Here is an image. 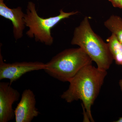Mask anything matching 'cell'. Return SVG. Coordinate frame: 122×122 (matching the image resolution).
I'll return each instance as SVG.
<instances>
[{
	"mask_svg": "<svg viewBox=\"0 0 122 122\" xmlns=\"http://www.w3.org/2000/svg\"><path fill=\"white\" fill-rule=\"evenodd\" d=\"M119 85H120V88L122 91V79L120 80L119 82Z\"/></svg>",
	"mask_w": 122,
	"mask_h": 122,
	"instance_id": "7c38bea8",
	"label": "cell"
},
{
	"mask_svg": "<svg viewBox=\"0 0 122 122\" xmlns=\"http://www.w3.org/2000/svg\"><path fill=\"white\" fill-rule=\"evenodd\" d=\"M20 97V92L10 82H0V122H8L15 117L13 105Z\"/></svg>",
	"mask_w": 122,
	"mask_h": 122,
	"instance_id": "8992f818",
	"label": "cell"
},
{
	"mask_svg": "<svg viewBox=\"0 0 122 122\" xmlns=\"http://www.w3.org/2000/svg\"><path fill=\"white\" fill-rule=\"evenodd\" d=\"M26 11L24 18L25 26L29 28L26 35L31 38H34L36 41L49 46L52 45L54 42L51 29L62 20L79 13L77 11L66 12L61 9L59 15L44 18L38 15L35 4L32 1L28 3Z\"/></svg>",
	"mask_w": 122,
	"mask_h": 122,
	"instance_id": "277c9868",
	"label": "cell"
},
{
	"mask_svg": "<svg viewBox=\"0 0 122 122\" xmlns=\"http://www.w3.org/2000/svg\"><path fill=\"white\" fill-rule=\"evenodd\" d=\"M107 74V71L96 68L92 64L85 66L69 82L68 89L61 98L68 103L80 100L82 103L84 121L94 122L91 107L98 96Z\"/></svg>",
	"mask_w": 122,
	"mask_h": 122,
	"instance_id": "6da1fadb",
	"label": "cell"
},
{
	"mask_svg": "<svg viewBox=\"0 0 122 122\" xmlns=\"http://www.w3.org/2000/svg\"><path fill=\"white\" fill-rule=\"evenodd\" d=\"M71 44L82 49L99 69L107 70L114 60L107 43L94 32L87 17L75 29Z\"/></svg>",
	"mask_w": 122,
	"mask_h": 122,
	"instance_id": "7a4b0ae2",
	"label": "cell"
},
{
	"mask_svg": "<svg viewBox=\"0 0 122 122\" xmlns=\"http://www.w3.org/2000/svg\"><path fill=\"white\" fill-rule=\"evenodd\" d=\"M109 50L116 63L122 66V44L114 34L107 39Z\"/></svg>",
	"mask_w": 122,
	"mask_h": 122,
	"instance_id": "9c48e42d",
	"label": "cell"
},
{
	"mask_svg": "<svg viewBox=\"0 0 122 122\" xmlns=\"http://www.w3.org/2000/svg\"><path fill=\"white\" fill-rule=\"evenodd\" d=\"M35 94L30 89L25 90L20 102L14 110L15 122H30L40 114L36 107Z\"/></svg>",
	"mask_w": 122,
	"mask_h": 122,
	"instance_id": "52a82bcc",
	"label": "cell"
},
{
	"mask_svg": "<svg viewBox=\"0 0 122 122\" xmlns=\"http://www.w3.org/2000/svg\"><path fill=\"white\" fill-rule=\"evenodd\" d=\"M92 61L80 47L66 49L46 63L44 70L58 81L69 82L82 68L92 64Z\"/></svg>",
	"mask_w": 122,
	"mask_h": 122,
	"instance_id": "3957f363",
	"label": "cell"
},
{
	"mask_svg": "<svg viewBox=\"0 0 122 122\" xmlns=\"http://www.w3.org/2000/svg\"><path fill=\"white\" fill-rule=\"evenodd\" d=\"M4 0H0V15L12 22L14 36L15 40H18L23 36L25 26L24 20L25 14L21 7L13 9L9 8L5 4Z\"/></svg>",
	"mask_w": 122,
	"mask_h": 122,
	"instance_id": "ba28073f",
	"label": "cell"
},
{
	"mask_svg": "<svg viewBox=\"0 0 122 122\" xmlns=\"http://www.w3.org/2000/svg\"><path fill=\"white\" fill-rule=\"evenodd\" d=\"M46 63L39 61L22 62L6 63L0 53V80L9 79L11 85L24 75L35 71L44 70Z\"/></svg>",
	"mask_w": 122,
	"mask_h": 122,
	"instance_id": "5b68a950",
	"label": "cell"
},
{
	"mask_svg": "<svg viewBox=\"0 0 122 122\" xmlns=\"http://www.w3.org/2000/svg\"><path fill=\"white\" fill-rule=\"evenodd\" d=\"M108 0L111 2L114 7L120 8L122 0Z\"/></svg>",
	"mask_w": 122,
	"mask_h": 122,
	"instance_id": "8fae6325",
	"label": "cell"
},
{
	"mask_svg": "<svg viewBox=\"0 0 122 122\" xmlns=\"http://www.w3.org/2000/svg\"><path fill=\"white\" fill-rule=\"evenodd\" d=\"M116 122H122V117L119 118L116 121Z\"/></svg>",
	"mask_w": 122,
	"mask_h": 122,
	"instance_id": "4fadbf2b",
	"label": "cell"
},
{
	"mask_svg": "<svg viewBox=\"0 0 122 122\" xmlns=\"http://www.w3.org/2000/svg\"><path fill=\"white\" fill-rule=\"evenodd\" d=\"M120 9H122V3H121V5H120Z\"/></svg>",
	"mask_w": 122,
	"mask_h": 122,
	"instance_id": "5bb4252c",
	"label": "cell"
},
{
	"mask_svg": "<svg viewBox=\"0 0 122 122\" xmlns=\"http://www.w3.org/2000/svg\"><path fill=\"white\" fill-rule=\"evenodd\" d=\"M106 28L115 35L122 44V18L119 16L112 15L104 22Z\"/></svg>",
	"mask_w": 122,
	"mask_h": 122,
	"instance_id": "30bf717a",
	"label": "cell"
}]
</instances>
